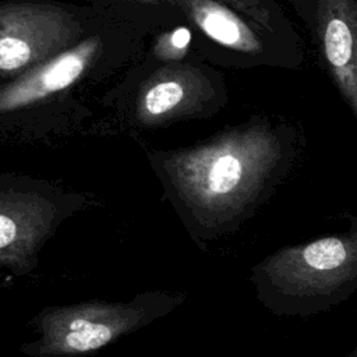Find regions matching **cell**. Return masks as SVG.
I'll list each match as a JSON object with an SVG mask.
<instances>
[{
  "label": "cell",
  "instance_id": "obj_4",
  "mask_svg": "<svg viewBox=\"0 0 357 357\" xmlns=\"http://www.w3.org/2000/svg\"><path fill=\"white\" fill-rule=\"evenodd\" d=\"M318 63L357 121V0H289Z\"/></svg>",
  "mask_w": 357,
  "mask_h": 357
},
{
  "label": "cell",
  "instance_id": "obj_10",
  "mask_svg": "<svg viewBox=\"0 0 357 357\" xmlns=\"http://www.w3.org/2000/svg\"><path fill=\"white\" fill-rule=\"evenodd\" d=\"M190 39H191V32L187 29V28H178L176 29L172 36H170V45L173 49H177V50H183L188 46L190 43Z\"/></svg>",
  "mask_w": 357,
  "mask_h": 357
},
{
  "label": "cell",
  "instance_id": "obj_3",
  "mask_svg": "<svg viewBox=\"0 0 357 357\" xmlns=\"http://www.w3.org/2000/svg\"><path fill=\"white\" fill-rule=\"evenodd\" d=\"M184 300L181 293L146 290L128 301L45 307L28 322L38 339L22 343L20 351L28 357L88 356L170 314Z\"/></svg>",
  "mask_w": 357,
  "mask_h": 357
},
{
  "label": "cell",
  "instance_id": "obj_2",
  "mask_svg": "<svg viewBox=\"0 0 357 357\" xmlns=\"http://www.w3.org/2000/svg\"><path fill=\"white\" fill-rule=\"evenodd\" d=\"M347 218L346 230L280 247L251 268L248 280L269 312L308 318L357 290V213Z\"/></svg>",
  "mask_w": 357,
  "mask_h": 357
},
{
  "label": "cell",
  "instance_id": "obj_1",
  "mask_svg": "<svg viewBox=\"0 0 357 357\" xmlns=\"http://www.w3.org/2000/svg\"><path fill=\"white\" fill-rule=\"evenodd\" d=\"M301 142L293 123L252 116L180 153L173 180L192 237L204 243L238 230L290 174Z\"/></svg>",
  "mask_w": 357,
  "mask_h": 357
},
{
  "label": "cell",
  "instance_id": "obj_6",
  "mask_svg": "<svg viewBox=\"0 0 357 357\" xmlns=\"http://www.w3.org/2000/svg\"><path fill=\"white\" fill-rule=\"evenodd\" d=\"M73 21L45 7L0 10V71L13 73L43 60L75 33Z\"/></svg>",
  "mask_w": 357,
  "mask_h": 357
},
{
  "label": "cell",
  "instance_id": "obj_5",
  "mask_svg": "<svg viewBox=\"0 0 357 357\" xmlns=\"http://www.w3.org/2000/svg\"><path fill=\"white\" fill-rule=\"evenodd\" d=\"M66 213L39 194L0 192V268L18 278L32 273L42 245Z\"/></svg>",
  "mask_w": 357,
  "mask_h": 357
},
{
  "label": "cell",
  "instance_id": "obj_7",
  "mask_svg": "<svg viewBox=\"0 0 357 357\" xmlns=\"http://www.w3.org/2000/svg\"><path fill=\"white\" fill-rule=\"evenodd\" d=\"M98 50V40L88 39L68 52H63L22 75L14 84L0 89V112L14 110L74 84Z\"/></svg>",
  "mask_w": 357,
  "mask_h": 357
},
{
  "label": "cell",
  "instance_id": "obj_9",
  "mask_svg": "<svg viewBox=\"0 0 357 357\" xmlns=\"http://www.w3.org/2000/svg\"><path fill=\"white\" fill-rule=\"evenodd\" d=\"M220 88H223V85L219 78H212L206 82L190 88H187L180 79H163L152 85L145 92L142 99V109L148 116H162L173 110L177 105H181L188 96L190 91H206Z\"/></svg>",
  "mask_w": 357,
  "mask_h": 357
},
{
  "label": "cell",
  "instance_id": "obj_11",
  "mask_svg": "<svg viewBox=\"0 0 357 357\" xmlns=\"http://www.w3.org/2000/svg\"><path fill=\"white\" fill-rule=\"evenodd\" d=\"M344 357H357V346H356V347H354L349 354H346Z\"/></svg>",
  "mask_w": 357,
  "mask_h": 357
},
{
  "label": "cell",
  "instance_id": "obj_8",
  "mask_svg": "<svg viewBox=\"0 0 357 357\" xmlns=\"http://www.w3.org/2000/svg\"><path fill=\"white\" fill-rule=\"evenodd\" d=\"M231 7L237 13L251 18L266 29L276 35L293 40L301 42L291 20L286 14L279 0H219Z\"/></svg>",
  "mask_w": 357,
  "mask_h": 357
}]
</instances>
